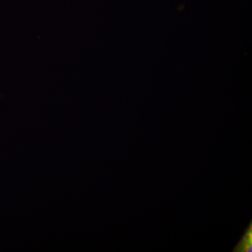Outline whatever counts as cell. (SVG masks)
<instances>
[{
  "mask_svg": "<svg viewBox=\"0 0 252 252\" xmlns=\"http://www.w3.org/2000/svg\"><path fill=\"white\" fill-rule=\"evenodd\" d=\"M252 228L250 223L248 229L246 230L243 238L235 247L234 252H252Z\"/></svg>",
  "mask_w": 252,
  "mask_h": 252,
  "instance_id": "cell-1",
  "label": "cell"
}]
</instances>
